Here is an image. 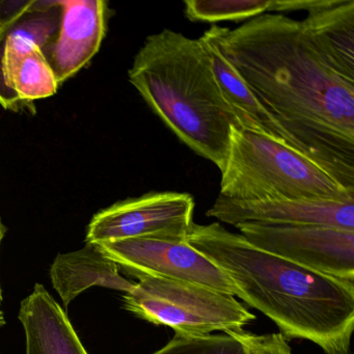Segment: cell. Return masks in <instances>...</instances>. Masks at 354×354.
Returning a JSON list of instances; mask_svg holds the SVG:
<instances>
[{"instance_id": "cell-22", "label": "cell", "mask_w": 354, "mask_h": 354, "mask_svg": "<svg viewBox=\"0 0 354 354\" xmlns=\"http://www.w3.org/2000/svg\"><path fill=\"white\" fill-rule=\"evenodd\" d=\"M6 324L5 315L0 310V327H3Z\"/></svg>"}, {"instance_id": "cell-6", "label": "cell", "mask_w": 354, "mask_h": 354, "mask_svg": "<svg viewBox=\"0 0 354 354\" xmlns=\"http://www.w3.org/2000/svg\"><path fill=\"white\" fill-rule=\"evenodd\" d=\"M96 245L130 277L184 281L232 296L239 293L229 275L187 241L131 238Z\"/></svg>"}, {"instance_id": "cell-4", "label": "cell", "mask_w": 354, "mask_h": 354, "mask_svg": "<svg viewBox=\"0 0 354 354\" xmlns=\"http://www.w3.org/2000/svg\"><path fill=\"white\" fill-rule=\"evenodd\" d=\"M219 196L237 202L354 201L328 173L283 140L232 127Z\"/></svg>"}, {"instance_id": "cell-12", "label": "cell", "mask_w": 354, "mask_h": 354, "mask_svg": "<svg viewBox=\"0 0 354 354\" xmlns=\"http://www.w3.org/2000/svg\"><path fill=\"white\" fill-rule=\"evenodd\" d=\"M59 0H35L30 9L13 24L0 28V104L11 109L19 104L11 88V75L22 57L32 48H46L61 26Z\"/></svg>"}, {"instance_id": "cell-17", "label": "cell", "mask_w": 354, "mask_h": 354, "mask_svg": "<svg viewBox=\"0 0 354 354\" xmlns=\"http://www.w3.org/2000/svg\"><path fill=\"white\" fill-rule=\"evenodd\" d=\"M272 0H186V17L192 21H241L269 11Z\"/></svg>"}, {"instance_id": "cell-16", "label": "cell", "mask_w": 354, "mask_h": 354, "mask_svg": "<svg viewBox=\"0 0 354 354\" xmlns=\"http://www.w3.org/2000/svg\"><path fill=\"white\" fill-rule=\"evenodd\" d=\"M59 84L40 47L18 62L11 75V88L18 102H32L57 93Z\"/></svg>"}, {"instance_id": "cell-11", "label": "cell", "mask_w": 354, "mask_h": 354, "mask_svg": "<svg viewBox=\"0 0 354 354\" xmlns=\"http://www.w3.org/2000/svg\"><path fill=\"white\" fill-rule=\"evenodd\" d=\"M308 12L302 20L317 51L354 82V0H273L270 11Z\"/></svg>"}, {"instance_id": "cell-18", "label": "cell", "mask_w": 354, "mask_h": 354, "mask_svg": "<svg viewBox=\"0 0 354 354\" xmlns=\"http://www.w3.org/2000/svg\"><path fill=\"white\" fill-rule=\"evenodd\" d=\"M152 354H246L243 345L229 333L175 337Z\"/></svg>"}, {"instance_id": "cell-5", "label": "cell", "mask_w": 354, "mask_h": 354, "mask_svg": "<svg viewBox=\"0 0 354 354\" xmlns=\"http://www.w3.org/2000/svg\"><path fill=\"white\" fill-rule=\"evenodd\" d=\"M123 308L138 318L165 325L183 337L243 329L256 319L235 296L203 286L145 277L123 296Z\"/></svg>"}, {"instance_id": "cell-14", "label": "cell", "mask_w": 354, "mask_h": 354, "mask_svg": "<svg viewBox=\"0 0 354 354\" xmlns=\"http://www.w3.org/2000/svg\"><path fill=\"white\" fill-rule=\"evenodd\" d=\"M53 288L67 308L82 292L92 287L129 293L136 283L122 277L120 268L94 243L82 250L59 254L50 268Z\"/></svg>"}, {"instance_id": "cell-9", "label": "cell", "mask_w": 354, "mask_h": 354, "mask_svg": "<svg viewBox=\"0 0 354 354\" xmlns=\"http://www.w3.org/2000/svg\"><path fill=\"white\" fill-rule=\"evenodd\" d=\"M207 216L221 223L277 225H327L354 231V201H257L237 202L219 196Z\"/></svg>"}, {"instance_id": "cell-2", "label": "cell", "mask_w": 354, "mask_h": 354, "mask_svg": "<svg viewBox=\"0 0 354 354\" xmlns=\"http://www.w3.org/2000/svg\"><path fill=\"white\" fill-rule=\"evenodd\" d=\"M186 241L225 271L238 297L268 317L283 339H306L326 354H350L354 281L264 252L219 223H194Z\"/></svg>"}, {"instance_id": "cell-21", "label": "cell", "mask_w": 354, "mask_h": 354, "mask_svg": "<svg viewBox=\"0 0 354 354\" xmlns=\"http://www.w3.org/2000/svg\"><path fill=\"white\" fill-rule=\"evenodd\" d=\"M6 232H7V227H5L3 221L0 219V244H1L3 237H5ZM1 301H3V291H1V288H0V304H1Z\"/></svg>"}, {"instance_id": "cell-3", "label": "cell", "mask_w": 354, "mask_h": 354, "mask_svg": "<svg viewBox=\"0 0 354 354\" xmlns=\"http://www.w3.org/2000/svg\"><path fill=\"white\" fill-rule=\"evenodd\" d=\"M129 82L165 125L198 156L223 171L237 119L217 86L200 40L163 30L134 57Z\"/></svg>"}, {"instance_id": "cell-7", "label": "cell", "mask_w": 354, "mask_h": 354, "mask_svg": "<svg viewBox=\"0 0 354 354\" xmlns=\"http://www.w3.org/2000/svg\"><path fill=\"white\" fill-rule=\"evenodd\" d=\"M194 200L182 192H148L120 201L93 216L86 243L131 238H155L183 242L194 221Z\"/></svg>"}, {"instance_id": "cell-10", "label": "cell", "mask_w": 354, "mask_h": 354, "mask_svg": "<svg viewBox=\"0 0 354 354\" xmlns=\"http://www.w3.org/2000/svg\"><path fill=\"white\" fill-rule=\"evenodd\" d=\"M59 1L63 14L59 32L42 50L59 86L88 65L98 53L106 30V3L103 0Z\"/></svg>"}, {"instance_id": "cell-20", "label": "cell", "mask_w": 354, "mask_h": 354, "mask_svg": "<svg viewBox=\"0 0 354 354\" xmlns=\"http://www.w3.org/2000/svg\"><path fill=\"white\" fill-rule=\"evenodd\" d=\"M35 0H0V28L21 17L28 11Z\"/></svg>"}, {"instance_id": "cell-1", "label": "cell", "mask_w": 354, "mask_h": 354, "mask_svg": "<svg viewBox=\"0 0 354 354\" xmlns=\"http://www.w3.org/2000/svg\"><path fill=\"white\" fill-rule=\"evenodd\" d=\"M223 55L290 145L354 192V82L317 51L301 21L262 14L217 26Z\"/></svg>"}, {"instance_id": "cell-13", "label": "cell", "mask_w": 354, "mask_h": 354, "mask_svg": "<svg viewBox=\"0 0 354 354\" xmlns=\"http://www.w3.org/2000/svg\"><path fill=\"white\" fill-rule=\"evenodd\" d=\"M26 339V354H88L57 300L37 283L21 302L18 315Z\"/></svg>"}, {"instance_id": "cell-19", "label": "cell", "mask_w": 354, "mask_h": 354, "mask_svg": "<svg viewBox=\"0 0 354 354\" xmlns=\"http://www.w3.org/2000/svg\"><path fill=\"white\" fill-rule=\"evenodd\" d=\"M243 345L246 354H292L291 347L281 333L257 335L244 329L225 331Z\"/></svg>"}, {"instance_id": "cell-15", "label": "cell", "mask_w": 354, "mask_h": 354, "mask_svg": "<svg viewBox=\"0 0 354 354\" xmlns=\"http://www.w3.org/2000/svg\"><path fill=\"white\" fill-rule=\"evenodd\" d=\"M198 40L208 55L217 86L235 115L239 129L265 134L290 145L285 132L267 113L248 84L223 55L219 44L217 26H211Z\"/></svg>"}, {"instance_id": "cell-8", "label": "cell", "mask_w": 354, "mask_h": 354, "mask_svg": "<svg viewBox=\"0 0 354 354\" xmlns=\"http://www.w3.org/2000/svg\"><path fill=\"white\" fill-rule=\"evenodd\" d=\"M252 245L299 266L354 281V231L327 225H235Z\"/></svg>"}]
</instances>
